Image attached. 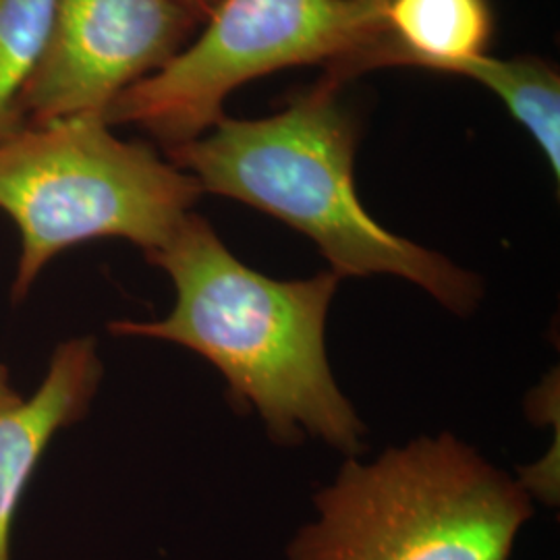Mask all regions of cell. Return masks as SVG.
<instances>
[{
    "label": "cell",
    "mask_w": 560,
    "mask_h": 560,
    "mask_svg": "<svg viewBox=\"0 0 560 560\" xmlns=\"http://www.w3.org/2000/svg\"><path fill=\"white\" fill-rule=\"evenodd\" d=\"M148 261L173 280L175 307L161 320L113 322V335L168 340L210 361L231 399L252 407L280 444L307 434L360 453L365 425L326 358V318L339 275L270 279L235 258L196 212Z\"/></svg>",
    "instance_id": "cell-1"
},
{
    "label": "cell",
    "mask_w": 560,
    "mask_h": 560,
    "mask_svg": "<svg viewBox=\"0 0 560 560\" xmlns=\"http://www.w3.org/2000/svg\"><path fill=\"white\" fill-rule=\"evenodd\" d=\"M494 36L490 0H386L381 40L324 75L345 85L378 67H418L446 73L488 55Z\"/></svg>",
    "instance_id": "cell-8"
},
{
    "label": "cell",
    "mask_w": 560,
    "mask_h": 560,
    "mask_svg": "<svg viewBox=\"0 0 560 560\" xmlns=\"http://www.w3.org/2000/svg\"><path fill=\"white\" fill-rule=\"evenodd\" d=\"M96 340H65L52 351L38 390L0 411V560H11L20 502L57 432L80 421L102 381Z\"/></svg>",
    "instance_id": "cell-7"
},
{
    "label": "cell",
    "mask_w": 560,
    "mask_h": 560,
    "mask_svg": "<svg viewBox=\"0 0 560 560\" xmlns=\"http://www.w3.org/2000/svg\"><path fill=\"white\" fill-rule=\"evenodd\" d=\"M386 0H219L201 32L156 73L125 90L104 119L166 150L224 119L249 81L301 65L332 67L381 40Z\"/></svg>",
    "instance_id": "cell-5"
},
{
    "label": "cell",
    "mask_w": 560,
    "mask_h": 560,
    "mask_svg": "<svg viewBox=\"0 0 560 560\" xmlns=\"http://www.w3.org/2000/svg\"><path fill=\"white\" fill-rule=\"evenodd\" d=\"M201 194L191 175L148 143L120 140L101 115L25 125L0 141V210L21 241L13 301L88 241L125 240L150 256Z\"/></svg>",
    "instance_id": "cell-4"
},
{
    "label": "cell",
    "mask_w": 560,
    "mask_h": 560,
    "mask_svg": "<svg viewBox=\"0 0 560 560\" xmlns=\"http://www.w3.org/2000/svg\"><path fill=\"white\" fill-rule=\"evenodd\" d=\"M200 21L175 0H57L44 57L27 83V125L101 115L194 38Z\"/></svg>",
    "instance_id": "cell-6"
},
{
    "label": "cell",
    "mask_w": 560,
    "mask_h": 560,
    "mask_svg": "<svg viewBox=\"0 0 560 560\" xmlns=\"http://www.w3.org/2000/svg\"><path fill=\"white\" fill-rule=\"evenodd\" d=\"M57 0H0V141L27 122L21 98L40 65Z\"/></svg>",
    "instance_id": "cell-10"
},
{
    "label": "cell",
    "mask_w": 560,
    "mask_h": 560,
    "mask_svg": "<svg viewBox=\"0 0 560 560\" xmlns=\"http://www.w3.org/2000/svg\"><path fill=\"white\" fill-rule=\"evenodd\" d=\"M21 399L20 393L11 386L9 381V372L4 365H0V411L15 405Z\"/></svg>",
    "instance_id": "cell-12"
},
{
    "label": "cell",
    "mask_w": 560,
    "mask_h": 560,
    "mask_svg": "<svg viewBox=\"0 0 560 560\" xmlns=\"http://www.w3.org/2000/svg\"><path fill=\"white\" fill-rule=\"evenodd\" d=\"M287 560H509L534 501L453 434L351 457L314 497Z\"/></svg>",
    "instance_id": "cell-3"
},
{
    "label": "cell",
    "mask_w": 560,
    "mask_h": 560,
    "mask_svg": "<svg viewBox=\"0 0 560 560\" xmlns=\"http://www.w3.org/2000/svg\"><path fill=\"white\" fill-rule=\"evenodd\" d=\"M340 88L322 75L277 115L224 117L198 140L166 150V159L203 194L247 203L300 231L340 279L399 277L469 316L483 298L480 277L390 233L363 208L355 187L360 127Z\"/></svg>",
    "instance_id": "cell-2"
},
{
    "label": "cell",
    "mask_w": 560,
    "mask_h": 560,
    "mask_svg": "<svg viewBox=\"0 0 560 560\" xmlns=\"http://www.w3.org/2000/svg\"><path fill=\"white\" fill-rule=\"evenodd\" d=\"M180 4L187 13H191L196 20L203 23L208 20V15L214 11V7L219 4V0H175Z\"/></svg>",
    "instance_id": "cell-11"
},
{
    "label": "cell",
    "mask_w": 560,
    "mask_h": 560,
    "mask_svg": "<svg viewBox=\"0 0 560 560\" xmlns=\"http://www.w3.org/2000/svg\"><path fill=\"white\" fill-rule=\"evenodd\" d=\"M448 75L483 85L504 104L509 115L538 143L544 159L560 177V78L557 67L538 57L463 60Z\"/></svg>",
    "instance_id": "cell-9"
}]
</instances>
